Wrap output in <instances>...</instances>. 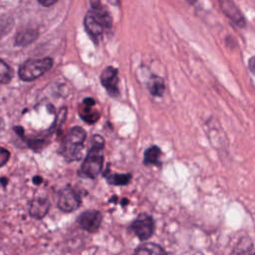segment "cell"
<instances>
[{"label":"cell","mask_w":255,"mask_h":255,"mask_svg":"<svg viewBox=\"0 0 255 255\" xmlns=\"http://www.w3.org/2000/svg\"><path fill=\"white\" fill-rule=\"evenodd\" d=\"M50 208V200L48 197H36L34 198L29 207V214L36 219H42L48 213Z\"/></svg>","instance_id":"obj_10"},{"label":"cell","mask_w":255,"mask_h":255,"mask_svg":"<svg viewBox=\"0 0 255 255\" xmlns=\"http://www.w3.org/2000/svg\"><path fill=\"white\" fill-rule=\"evenodd\" d=\"M10 158V151L0 145V167L5 165Z\"/></svg>","instance_id":"obj_20"},{"label":"cell","mask_w":255,"mask_h":255,"mask_svg":"<svg viewBox=\"0 0 255 255\" xmlns=\"http://www.w3.org/2000/svg\"><path fill=\"white\" fill-rule=\"evenodd\" d=\"M105 177L107 179V181L110 184L113 185H126L129 182L131 176L129 173H126V174H120V173H105Z\"/></svg>","instance_id":"obj_16"},{"label":"cell","mask_w":255,"mask_h":255,"mask_svg":"<svg viewBox=\"0 0 255 255\" xmlns=\"http://www.w3.org/2000/svg\"><path fill=\"white\" fill-rule=\"evenodd\" d=\"M161 155V150L158 146H150L147 148L143 155V163L144 164H154L158 161Z\"/></svg>","instance_id":"obj_17"},{"label":"cell","mask_w":255,"mask_h":255,"mask_svg":"<svg viewBox=\"0 0 255 255\" xmlns=\"http://www.w3.org/2000/svg\"><path fill=\"white\" fill-rule=\"evenodd\" d=\"M39 36V32L35 29H25L20 31L15 37V44L17 46H27L34 42Z\"/></svg>","instance_id":"obj_14"},{"label":"cell","mask_w":255,"mask_h":255,"mask_svg":"<svg viewBox=\"0 0 255 255\" xmlns=\"http://www.w3.org/2000/svg\"><path fill=\"white\" fill-rule=\"evenodd\" d=\"M84 26L90 37L95 41L98 40L104 32V28L90 14H87L85 16Z\"/></svg>","instance_id":"obj_12"},{"label":"cell","mask_w":255,"mask_h":255,"mask_svg":"<svg viewBox=\"0 0 255 255\" xmlns=\"http://www.w3.org/2000/svg\"><path fill=\"white\" fill-rule=\"evenodd\" d=\"M104 138L96 134L92 138V146L89 149L79 173L81 176L88 178H95L102 170L104 163Z\"/></svg>","instance_id":"obj_1"},{"label":"cell","mask_w":255,"mask_h":255,"mask_svg":"<svg viewBox=\"0 0 255 255\" xmlns=\"http://www.w3.org/2000/svg\"><path fill=\"white\" fill-rule=\"evenodd\" d=\"M102 213L95 209H90L82 212L78 216L79 225L86 231L90 233H95L99 230L102 223Z\"/></svg>","instance_id":"obj_6"},{"label":"cell","mask_w":255,"mask_h":255,"mask_svg":"<svg viewBox=\"0 0 255 255\" xmlns=\"http://www.w3.org/2000/svg\"><path fill=\"white\" fill-rule=\"evenodd\" d=\"M33 180H34V183L38 185V184H40V183H41V181H42V178H41L40 176H35V177L33 178Z\"/></svg>","instance_id":"obj_23"},{"label":"cell","mask_w":255,"mask_h":255,"mask_svg":"<svg viewBox=\"0 0 255 255\" xmlns=\"http://www.w3.org/2000/svg\"><path fill=\"white\" fill-rule=\"evenodd\" d=\"M230 255H255V249L252 240H250L248 237H242Z\"/></svg>","instance_id":"obj_13"},{"label":"cell","mask_w":255,"mask_h":255,"mask_svg":"<svg viewBox=\"0 0 255 255\" xmlns=\"http://www.w3.org/2000/svg\"><path fill=\"white\" fill-rule=\"evenodd\" d=\"M95 101L92 98H86L79 110V115L88 124H94L100 118V114L94 110Z\"/></svg>","instance_id":"obj_11"},{"label":"cell","mask_w":255,"mask_h":255,"mask_svg":"<svg viewBox=\"0 0 255 255\" xmlns=\"http://www.w3.org/2000/svg\"><path fill=\"white\" fill-rule=\"evenodd\" d=\"M219 5L223 11V13L231 20L233 21L237 26L243 27L245 25V20L243 15L241 14L240 10L237 8V6L229 0H222L219 1Z\"/></svg>","instance_id":"obj_9"},{"label":"cell","mask_w":255,"mask_h":255,"mask_svg":"<svg viewBox=\"0 0 255 255\" xmlns=\"http://www.w3.org/2000/svg\"><path fill=\"white\" fill-rule=\"evenodd\" d=\"M249 68H250V70L255 74V57H252V58L249 60Z\"/></svg>","instance_id":"obj_22"},{"label":"cell","mask_w":255,"mask_h":255,"mask_svg":"<svg viewBox=\"0 0 255 255\" xmlns=\"http://www.w3.org/2000/svg\"><path fill=\"white\" fill-rule=\"evenodd\" d=\"M52 67L53 60L49 57L40 59H29L21 64L18 70V75L22 81L30 82L44 75Z\"/></svg>","instance_id":"obj_3"},{"label":"cell","mask_w":255,"mask_h":255,"mask_svg":"<svg viewBox=\"0 0 255 255\" xmlns=\"http://www.w3.org/2000/svg\"><path fill=\"white\" fill-rule=\"evenodd\" d=\"M130 229L140 241H145L154 232V221L150 215L141 213L130 224Z\"/></svg>","instance_id":"obj_4"},{"label":"cell","mask_w":255,"mask_h":255,"mask_svg":"<svg viewBox=\"0 0 255 255\" xmlns=\"http://www.w3.org/2000/svg\"><path fill=\"white\" fill-rule=\"evenodd\" d=\"M101 83L111 96L117 97L120 94L118 70L115 69L114 67H112V66L107 67L102 72Z\"/></svg>","instance_id":"obj_7"},{"label":"cell","mask_w":255,"mask_h":255,"mask_svg":"<svg viewBox=\"0 0 255 255\" xmlns=\"http://www.w3.org/2000/svg\"><path fill=\"white\" fill-rule=\"evenodd\" d=\"M56 2H57V1H55V0H51V1H49V0H47V1L39 0V3H40L42 6H45V7H49V6H52V5H54Z\"/></svg>","instance_id":"obj_21"},{"label":"cell","mask_w":255,"mask_h":255,"mask_svg":"<svg viewBox=\"0 0 255 255\" xmlns=\"http://www.w3.org/2000/svg\"><path fill=\"white\" fill-rule=\"evenodd\" d=\"M133 255H167L165 250L155 243H143L139 245Z\"/></svg>","instance_id":"obj_15"},{"label":"cell","mask_w":255,"mask_h":255,"mask_svg":"<svg viewBox=\"0 0 255 255\" xmlns=\"http://www.w3.org/2000/svg\"><path fill=\"white\" fill-rule=\"evenodd\" d=\"M149 91L153 96L160 97L164 91V84L162 79L160 78H155L152 80L150 86H149Z\"/></svg>","instance_id":"obj_19"},{"label":"cell","mask_w":255,"mask_h":255,"mask_svg":"<svg viewBox=\"0 0 255 255\" xmlns=\"http://www.w3.org/2000/svg\"><path fill=\"white\" fill-rule=\"evenodd\" d=\"M14 72L11 67L0 59V84H8L13 78Z\"/></svg>","instance_id":"obj_18"},{"label":"cell","mask_w":255,"mask_h":255,"mask_svg":"<svg viewBox=\"0 0 255 255\" xmlns=\"http://www.w3.org/2000/svg\"><path fill=\"white\" fill-rule=\"evenodd\" d=\"M86 136L85 129L80 127H74L69 130L61 146V153L67 161L79 160L81 158Z\"/></svg>","instance_id":"obj_2"},{"label":"cell","mask_w":255,"mask_h":255,"mask_svg":"<svg viewBox=\"0 0 255 255\" xmlns=\"http://www.w3.org/2000/svg\"><path fill=\"white\" fill-rule=\"evenodd\" d=\"M91 10L88 12L104 29L111 28L113 19L108 9L100 2H91Z\"/></svg>","instance_id":"obj_8"},{"label":"cell","mask_w":255,"mask_h":255,"mask_svg":"<svg viewBox=\"0 0 255 255\" xmlns=\"http://www.w3.org/2000/svg\"><path fill=\"white\" fill-rule=\"evenodd\" d=\"M81 197L70 185L62 188L58 195V207L64 212H73L81 205Z\"/></svg>","instance_id":"obj_5"}]
</instances>
